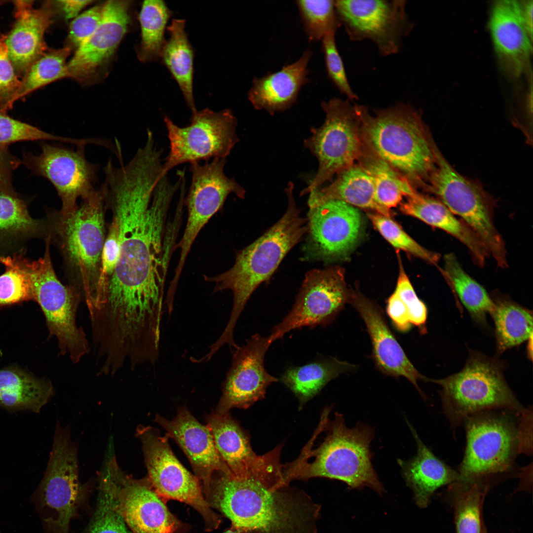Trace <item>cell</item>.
<instances>
[{
    "mask_svg": "<svg viewBox=\"0 0 533 533\" xmlns=\"http://www.w3.org/2000/svg\"><path fill=\"white\" fill-rule=\"evenodd\" d=\"M216 448L230 471L238 474L246 469L257 455L253 451L248 434L229 413H213L206 418Z\"/></svg>",
    "mask_w": 533,
    "mask_h": 533,
    "instance_id": "obj_33",
    "label": "cell"
},
{
    "mask_svg": "<svg viewBox=\"0 0 533 533\" xmlns=\"http://www.w3.org/2000/svg\"><path fill=\"white\" fill-rule=\"evenodd\" d=\"M348 303L358 312L371 339L373 358L376 367L383 374L393 377L407 379L426 399L418 384L425 381L406 356L391 331L380 307L359 293H350Z\"/></svg>",
    "mask_w": 533,
    "mask_h": 533,
    "instance_id": "obj_24",
    "label": "cell"
},
{
    "mask_svg": "<svg viewBox=\"0 0 533 533\" xmlns=\"http://www.w3.org/2000/svg\"><path fill=\"white\" fill-rule=\"evenodd\" d=\"M78 448L69 426L56 421L47 468L33 499L50 533H69L70 523L91 489L79 479Z\"/></svg>",
    "mask_w": 533,
    "mask_h": 533,
    "instance_id": "obj_9",
    "label": "cell"
},
{
    "mask_svg": "<svg viewBox=\"0 0 533 533\" xmlns=\"http://www.w3.org/2000/svg\"><path fill=\"white\" fill-rule=\"evenodd\" d=\"M522 14L530 34L533 36V0L521 1ZM533 37V36H532Z\"/></svg>",
    "mask_w": 533,
    "mask_h": 533,
    "instance_id": "obj_56",
    "label": "cell"
},
{
    "mask_svg": "<svg viewBox=\"0 0 533 533\" xmlns=\"http://www.w3.org/2000/svg\"><path fill=\"white\" fill-rule=\"evenodd\" d=\"M401 211L453 236L469 250L474 263L483 267L490 254L476 234L437 198L418 191L400 204Z\"/></svg>",
    "mask_w": 533,
    "mask_h": 533,
    "instance_id": "obj_29",
    "label": "cell"
},
{
    "mask_svg": "<svg viewBox=\"0 0 533 533\" xmlns=\"http://www.w3.org/2000/svg\"><path fill=\"white\" fill-rule=\"evenodd\" d=\"M50 244L47 236L43 256L37 260L18 254L6 257L3 262L24 275L32 300L36 301L42 310L50 335L57 341L60 354L76 364L90 350L86 335L76 323L77 310L81 300L73 288L58 279L51 261Z\"/></svg>",
    "mask_w": 533,
    "mask_h": 533,
    "instance_id": "obj_8",
    "label": "cell"
},
{
    "mask_svg": "<svg viewBox=\"0 0 533 533\" xmlns=\"http://www.w3.org/2000/svg\"><path fill=\"white\" fill-rule=\"evenodd\" d=\"M98 490L96 508L84 533H131L108 493L100 486Z\"/></svg>",
    "mask_w": 533,
    "mask_h": 533,
    "instance_id": "obj_45",
    "label": "cell"
},
{
    "mask_svg": "<svg viewBox=\"0 0 533 533\" xmlns=\"http://www.w3.org/2000/svg\"><path fill=\"white\" fill-rule=\"evenodd\" d=\"M305 33L309 41L321 40L341 27L335 0H298L295 1Z\"/></svg>",
    "mask_w": 533,
    "mask_h": 533,
    "instance_id": "obj_42",
    "label": "cell"
},
{
    "mask_svg": "<svg viewBox=\"0 0 533 533\" xmlns=\"http://www.w3.org/2000/svg\"><path fill=\"white\" fill-rule=\"evenodd\" d=\"M154 421L166 431L188 458L194 475L201 482L204 495L211 477L217 471L230 472L219 455L212 433L207 425L197 421L185 407L179 408L176 416L168 420L156 415Z\"/></svg>",
    "mask_w": 533,
    "mask_h": 533,
    "instance_id": "obj_23",
    "label": "cell"
},
{
    "mask_svg": "<svg viewBox=\"0 0 533 533\" xmlns=\"http://www.w3.org/2000/svg\"><path fill=\"white\" fill-rule=\"evenodd\" d=\"M489 28L502 68L512 76H519L529 66L533 39L524 20L521 1H495Z\"/></svg>",
    "mask_w": 533,
    "mask_h": 533,
    "instance_id": "obj_26",
    "label": "cell"
},
{
    "mask_svg": "<svg viewBox=\"0 0 533 533\" xmlns=\"http://www.w3.org/2000/svg\"><path fill=\"white\" fill-rule=\"evenodd\" d=\"M309 194L321 200H338L356 208L372 209L388 218L393 215L391 210L377 202L373 179L358 164L355 163L338 174L336 180L329 186L315 189Z\"/></svg>",
    "mask_w": 533,
    "mask_h": 533,
    "instance_id": "obj_30",
    "label": "cell"
},
{
    "mask_svg": "<svg viewBox=\"0 0 533 533\" xmlns=\"http://www.w3.org/2000/svg\"><path fill=\"white\" fill-rule=\"evenodd\" d=\"M517 426L518 454H532L533 411L532 407L525 408L519 415Z\"/></svg>",
    "mask_w": 533,
    "mask_h": 533,
    "instance_id": "obj_53",
    "label": "cell"
},
{
    "mask_svg": "<svg viewBox=\"0 0 533 533\" xmlns=\"http://www.w3.org/2000/svg\"><path fill=\"white\" fill-rule=\"evenodd\" d=\"M119 254V234L116 222L112 219L104 244L101 271L95 300L88 311H91L104 295L113 274Z\"/></svg>",
    "mask_w": 533,
    "mask_h": 533,
    "instance_id": "obj_47",
    "label": "cell"
},
{
    "mask_svg": "<svg viewBox=\"0 0 533 533\" xmlns=\"http://www.w3.org/2000/svg\"><path fill=\"white\" fill-rule=\"evenodd\" d=\"M504 367L497 358L470 351L459 372L442 379L426 378L441 387L443 412L453 430L478 413L506 410L518 416L523 411L504 379Z\"/></svg>",
    "mask_w": 533,
    "mask_h": 533,
    "instance_id": "obj_7",
    "label": "cell"
},
{
    "mask_svg": "<svg viewBox=\"0 0 533 533\" xmlns=\"http://www.w3.org/2000/svg\"><path fill=\"white\" fill-rule=\"evenodd\" d=\"M356 365L330 357L288 368L280 381L299 400L301 406L316 395L331 381Z\"/></svg>",
    "mask_w": 533,
    "mask_h": 533,
    "instance_id": "obj_34",
    "label": "cell"
},
{
    "mask_svg": "<svg viewBox=\"0 0 533 533\" xmlns=\"http://www.w3.org/2000/svg\"><path fill=\"white\" fill-rule=\"evenodd\" d=\"M179 185L166 177L155 187L128 180L108 190L107 208L116 223L119 254L93 319L111 330L134 333L162 319L164 290L173 234L167 218Z\"/></svg>",
    "mask_w": 533,
    "mask_h": 533,
    "instance_id": "obj_1",
    "label": "cell"
},
{
    "mask_svg": "<svg viewBox=\"0 0 533 533\" xmlns=\"http://www.w3.org/2000/svg\"><path fill=\"white\" fill-rule=\"evenodd\" d=\"M172 15V12L163 0L143 1L139 15L141 40L137 50L141 62L159 59L166 40L165 33L167 25Z\"/></svg>",
    "mask_w": 533,
    "mask_h": 533,
    "instance_id": "obj_39",
    "label": "cell"
},
{
    "mask_svg": "<svg viewBox=\"0 0 533 533\" xmlns=\"http://www.w3.org/2000/svg\"><path fill=\"white\" fill-rule=\"evenodd\" d=\"M54 394L51 382L16 369L0 370V406L9 411L40 412Z\"/></svg>",
    "mask_w": 533,
    "mask_h": 533,
    "instance_id": "obj_32",
    "label": "cell"
},
{
    "mask_svg": "<svg viewBox=\"0 0 533 533\" xmlns=\"http://www.w3.org/2000/svg\"><path fill=\"white\" fill-rule=\"evenodd\" d=\"M98 480L131 533H189V525L169 511L147 476L136 479L121 469L113 447L107 448Z\"/></svg>",
    "mask_w": 533,
    "mask_h": 533,
    "instance_id": "obj_10",
    "label": "cell"
},
{
    "mask_svg": "<svg viewBox=\"0 0 533 533\" xmlns=\"http://www.w3.org/2000/svg\"><path fill=\"white\" fill-rule=\"evenodd\" d=\"M368 216L375 228L394 248L409 253L430 264L437 265L440 255L421 246L390 218L376 212L368 214Z\"/></svg>",
    "mask_w": 533,
    "mask_h": 533,
    "instance_id": "obj_44",
    "label": "cell"
},
{
    "mask_svg": "<svg viewBox=\"0 0 533 533\" xmlns=\"http://www.w3.org/2000/svg\"><path fill=\"white\" fill-rule=\"evenodd\" d=\"M386 312L395 327L406 332L412 326L407 309L400 297L394 292L387 301Z\"/></svg>",
    "mask_w": 533,
    "mask_h": 533,
    "instance_id": "obj_54",
    "label": "cell"
},
{
    "mask_svg": "<svg viewBox=\"0 0 533 533\" xmlns=\"http://www.w3.org/2000/svg\"><path fill=\"white\" fill-rule=\"evenodd\" d=\"M20 84L3 37H0V110L6 112L12 108Z\"/></svg>",
    "mask_w": 533,
    "mask_h": 533,
    "instance_id": "obj_49",
    "label": "cell"
},
{
    "mask_svg": "<svg viewBox=\"0 0 533 533\" xmlns=\"http://www.w3.org/2000/svg\"><path fill=\"white\" fill-rule=\"evenodd\" d=\"M336 33H330L321 40L326 72L328 78L348 100L358 99L348 81L344 65L338 50L335 39Z\"/></svg>",
    "mask_w": 533,
    "mask_h": 533,
    "instance_id": "obj_46",
    "label": "cell"
},
{
    "mask_svg": "<svg viewBox=\"0 0 533 533\" xmlns=\"http://www.w3.org/2000/svg\"><path fill=\"white\" fill-rule=\"evenodd\" d=\"M328 419L323 441L316 448L309 441L297 459L284 465L286 480L326 478L344 482L351 489L369 487L382 494L384 490L372 463L373 429L362 423L349 428L338 413L332 421Z\"/></svg>",
    "mask_w": 533,
    "mask_h": 533,
    "instance_id": "obj_5",
    "label": "cell"
},
{
    "mask_svg": "<svg viewBox=\"0 0 533 533\" xmlns=\"http://www.w3.org/2000/svg\"><path fill=\"white\" fill-rule=\"evenodd\" d=\"M364 146L415 188L425 187L436 163L437 147L419 112L398 104L370 114L358 105Z\"/></svg>",
    "mask_w": 533,
    "mask_h": 533,
    "instance_id": "obj_6",
    "label": "cell"
},
{
    "mask_svg": "<svg viewBox=\"0 0 533 533\" xmlns=\"http://www.w3.org/2000/svg\"><path fill=\"white\" fill-rule=\"evenodd\" d=\"M104 12V3L93 6L73 19L69 27L65 46L76 50L95 32Z\"/></svg>",
    "mask_w": 533,
    "mask_h": 533,
    "instance_id": "obj_51",
    "label": "cell"
},
{
    "mask_svg": "<svg viewBox=\"0 0 533 533\" xmlns=\"http://www.w3.org/2000/svg\"><path fill=\"white\" fill-rule=\"evenodd\" d=\"M357 161L372 178L375 199L381 207L390 210L401 203L404 196L411 197L417 191L407 179L364 145Z\"/></svg>",
    "mask_w": 533,
    "mask_h": 533,
    "instance_id": "obj_35",
    "label": "cell"
},
{
    "mask_svg": "<svg viewBox=\"0 0 533 533\" xmlns=\"http://www.w3.org/2000/svg\"><path fill=\"white\" fill-rule=\"evenodd\" d=\"M406 420L416 442L417 453L411 459H398L397 462L407 485L414 493L417 504L425 508L437 489L460 481L461 477L457 471L435 456L421 441L410 422Z\"/></svg>",
    "mask_w": 533,
    "mask_h": 533,
    "instance_id": "obj_28",
    "label": "cell"
},
{
    "mask_svg": "<svg viewBox=\"0 0 533 533\" xmlns=\"http://www.w3.org/2000/svg\"><path fill=\"white\" fill-rule=\"evenodd\" d=\"M5 271L0 275V306L32 300L29 283L17 268L5 264Z\"/></svg>",
    "mask_w": 533,
    "mask_h": 533,
    "instance_id": "obj_50",
    "label": "cell"
},
{
    "mask_svg": "<svg viewBox=\"0 0 533 533\" xmlns=\"http://www.w3.org/2000/svg\"><path fill=\"white\" fill-rule=\"evenodd\" d=\"M33 0L14 1L15 21L3 37L10 58L18 76L22 78L31 65L48 48L44 34L57 11L54 1L44 2L34 8Z\"/></svg>",
    "mask_w": 533,
    "mask_h": 533,
    "instance_id": "obj_25",
    "label": "cell"
},
{
    "mask_svg": "<svg viewBox=\"0 0 533 533\" xmlns=\"http://www.w3.org/2000/svg\"><path fill=\"white\" fill-rule=\"evenodd\" d=\"M449 486L456 533H483L481 510L488 484L459 481Z\"/></svg>",
    "mask_w": 533,
    "mask_h": 533,
    "instance_id": "obj_40",
    "label": "cell"
},
{
    "mask_svg": "<svg viewBox=\"0 0 533 533\" xmlns=\"http://www.w3.org/2000/svg\"><path fill=\"white\" fill-rule=\"evenodd\" d=\"M483 533H488L487 530H486V527L485 526H483Z\"/></svg>",
    "mask_w": 533,
    "mask_h": 533,
    "instance_id": "obj_58",
    "label": "cell"
},
{
    "mask_svg": "<svg viewBox=\"0 0 533 533\" xmlns=\"http://www.w3.org/2000/svg\"><path fill=\"white\" fill-rule=\"evenodd\" d=\"M304 261L332 262L346 256L356 243L361 217L357 208L343 201L319 200L309 194Z\"/></svg>",
    "mask_w": 533,
    "mask_h": 533,
    "instance_id": "obj_18",
    "label": "cell"
},
{
    "mask_svg": "<svg viewBox=\"0 0 533 533\" xmlns=\"http://www.w3.org/2000/svg\"><path fill=\"white\" fill-rule=\"evenodd\" d=\"M21 163L19 159L10 153L7 147L0 146V192H15L12 175Z\"/></svg>",
    "mask_w": 533,
    "mask_h": 533,
    "instance_id": "obj_52",
    "label": "cell"
},
{
    "mask_svg": "<svg viewBox=\"0 0 533 533\" xmlns=\"http://www.w3.org/2000/svg\"><path fill=\"white\" fill-rule=\"evenodd\" d=\"M53 141L78 146L92 144V138L77 139L54 135L15 119L0 110V146L25 141Z\"/></svg>",
    "mask_w": 533,
    "mask_h": 533,
    "instance_id": "obj_43",
    "label": "cell"
},
{
    "mask_svg": "<svg viewBox=\"0 0 533 533\" xmlns=\"http://www.w3.org/2000/svg\"><path fill=\"white\" fill-rule=\"evenodd\" d=\"M38 155L23 154V163L33 173L48 180L62 202L61 211L68 212L97 189L98 164L87 160L86 146L71 148L61 145L42 143Z\"/></svg>",
    "mask_w": 533,
    "mask_h": 533,
    "instance_id": "obj_20",
    "label": "cell"
},
{
    "mask_svg": "<svg viewBox=\"0 0 533 533\" xmlns=\"http://www.w3.org/2000/svg\"><path fill=\"white\" fill-rule=\"evenodd\" d=\"M130 1L109 0L104 3L101 21L93 34L75 51L68 63L70 77L89 81L109 62L130 23Z\"/></svg>",
    "mask_w": 533,
    "mask_h": 533,
    "instance_id": "obj_22",
    "label": "cell"
},
{
    "mask_svg": "<svg viewBox=\"0 0 533 533\" xmlns=\"http://www.w3.org/2000/svg\"><path fill=\"white\" fill-rule=\"evenodd\" d=\"M529 343L528 345V353L530 359H532L533 355V336H531L529 339Z\"/></svg>",
    "mask_w": 533,
    "mask_h": 533,
    "instance_id": "obj_57",
    "label": "cell"
},
{
    "mask_svg": "<svg viewBox=\"0 0 533 533\" xmlns=\"http://www.w3.org/2000/svg\"><path fill=\"white\" fill-rule=\"evenodd\" d=\"M93 0H57L54 1L57 9H59L67 19H74L85 7L93 2Z\"/></svg>",
    "mask_w": 533,
    "mask_h": 533,
    "instance_id": "obj_55",
    "label": "cell"
},
{
    "mask_svg": "<svg viewBox=\"0 0 533 533\" xmlns=\"http://www.w3.org/2000/svg\"><path fill=\"white\" fill-rule=\"evenodd\" d=\"M136 435L140 439L147 477L157 495L165 502L175 500L190 506L200 515L205 530L217 529L222 519L207 501L201 482L180 463L168 443V437L157 429L139 425Z\"/></svg>",
    "mask_w": 533,
    "mask_h": 533,
    "instance_id": "obj_14",
    "label": "cell"
},
{
    "mask_svg": "<svg viewBox=\"0 0 533 533\" xmlns=\"http://www.w3.org/2000/svg\"><path fill=\"white\" fill-rule=\"evenodd\" d=\"M442 272L459 299L478 322L485 324L486 315L491 314L494 303L485 289L463 269L453 253L444 257Z\"/></svg>",
    "mask_w": 533,
    "mask_h": 533,
    "instance_id": "obj_38",
    "label": "cell"
},
{
    "mask_svg": "<svg viewBox=\"0 0 533 533\" xmlns=\"http://www.w3.org/2000/svg\"><path fill=\"white\" fill-rule=\"evenodd\" d=\"M281 445L238 474L215 472L205 497L230 521L224 533H317L320 506L289 486Z\"/></svg>",
    "mask_w": 533,
    "mask_h": 533,
    "instance_id": "obj_2",
    "label": "cell"
},
{
    "mask_svg": "<svg viewBox=\"0 0 533 533\" xmlns=\"http://www.w3.org/2000/svg\"><path fill=\"white\" fill-rule=\"evenodd\" d=\"M399 270L394 292L403 302L407 309L411 325L417 326L421 334L426 332L427 309L417 295L406 273L399 257Z\"/></svg>",
    "mask_w": 533,
    "mask_h": 533,
    "instance_id": "obj_48",
    "label": "cell"
},
{
    "mask_svg": "<svg viewBox=\"0 0 533 533\" xmlns=\"http://www.w3.org/2000/svg\"><path fill=\"white\" fill-rule=\"evenodd\" d=\"M226 158H215L204 164L190 163L191 184L185 203L188 218L182 238L174 249L180 255L172 279L179 283L187 258L200 231L211 217L223 206L231 193L245 198V190L234 178L224 173Z\"/></svg>",
    "mask_w": 533,
    "mask_h": 533,
    "instance_id": "obj_17",
    "label": "cell"
},
{
    "mask_svg": "<svg viewBox=\"0 0 533 533\" xmlns=\"http://www.w3.org/2000/svg\"><path fill=\"white\" fill-rule=\"evenodd\" d=\"M425 188L476 234L499 267L508 266L505 244L494 223L493 201L480 186L456 171L438 149Z\"/></svg>",
    "mask_w": 533,
    "mask_h": 533,
    "instance_id": "obj_11",
    "label": "cell"
},
{
    "mask_svg": "<svg viewBox=\"0 0 533 533\" xmlns=\"http://www.w3.org/2000/svg\"><path fill=\"white\" fill-rule=\"evenodd\" d=\"M169 152L162 163L160 177L184 163L226 158L238 141L237 119L229 109L209 108L192 113L190 123L180 127L167 116L163 118Z\"/></svg>",
    "mask_w": 533,
    "mask_h": 533,
    "instance_id": "obj_15",
    "label": "cell"
},
{
    "mask_svg": "<svg viewBox=\"0 0 533 533\" xmlns=\"http://www.w3.org/2000/svg\"><path fill=\"white\" fill-rule=\"evenodd\" d=\"M492 299L495 306L491 315L495 325L497 352L501 354L533 336V314L504 296Z\"/></svg>",
    "mask_w": 533,
    "mask_h": 533,
    "instance_id": "obj_36",
    "label": "cell"
},
{
    "mask_svg": "<svg viewBox=\"0 0 533 533\" xmlns=\"http://www.w3.org/2000/svg\"><path fill=\"white\" fill-rule=\"evenodd\" d=\"M72 51L66 46L58 49H48L31 65L22 77L14 103L42 86L70 77L67 59Z\"/></svg>",
    "mask_w": 533,
    "mask_h": 533,
    "instance_id": "obj_41",
    "label": "cell"
},
{
    "mask_svg": "<svg viewBox=\"0 0 533 533\" xmlns=\"http://www.w3.org/2000/svg\"><path fill=\"white\" fill-rule=\"evenodd\" d=\"M406 0H335L336 12L349 38L369 40L383 56L398 53L414 28Z\"/></svg>",
    "mask_w": 533,
    "mask_h": 533,
    "instance_id": "obj_16",
    "label": "cell"
},
{
    "mask_svg": "<svg viewBox=\"0 0 533 533\" xmlns=\"http://www.w3.org/2000/svg\"><path fill=\"white\" fill-rule=\"evenodd\" d=\"M326 117L319 127H312L304 146L315 155L318 168L300 195L309 193L357 161L363 149L361 121L357 105L334 97L323 101Z\"/></svg>",
    "mask_w": 533,
    "mask_h": 533,
    "instance_id": "obj_13",
    "label": "cell"
},
{
    "mask_svg": "<svg viewBox=\"0 0 533 533\" xmlns=\"http://www.w3.org/2000/svg\"><path fill=\"white\" fill-rule=\"evenodd\" d=\"M80 200L71 211L50 210L46 224L50 243L62 257L68 285L88 308L96 297L107 234L104 185Z\"/></svg>",
    "mask_w": 533,
    "mask_h": 533,
    "instance_id": "obj_4",
    "label": "cell"
},
{
    "mask_svg": "<svg viewBox=\"0 0 533 533\" xmlns=\"http://www.w3.org/2000/svg\"><path fill=\"white\" fill-rule=\"evenodd\" d=\"M185 20L173 19L159 59L178 84L191 113L197 110L193 93L194 51L186 31Z\"/></svg>",
    "mask_w": 533,
    "mask_h": 533,
    "instance_id": "obj_31",
    "label": "cell"
},
{
    "mask_svg": "<svg viewBox=\"0 0 533 533\" xmlns=\"http://www.w3.org/2000/svg\"><path fill=\"white\" fill-rule=\"evenodd\" d=\"M47 236L46 222L32 218L25 203L15 192H0V246Z\"/></svg>",
    "mask_w": 533,
    "mask_h": 533,
    "instance_id": "obj_37",
    "label": "cell"
},
{
    "mask_svg": "<svg viewBox=\"0 0 533 533\" xmlns=\"http://www.w3.org/2000/svg\"><path fill=\"white\" fill-rule=\"evenodd\" d=\"M273 343L269 336L256 333L232 351L222 395L213 413L222 415L232 408L245 409L265 397L267 388L278 381L265 367L266 354Z\"/></svg>",
    "mask_w": 533,
    "mask_h": 533,
    "instance_id": "obj_21",
    "label": "cell"
},
{
    "mask_svg": "<svg viewBox=\"0 0 533 533\" xmlns=\"http://www.w3.org/2000/svg\"><path fill=\"white\" fill-rule=\"evenodd\" d=\"M350 293L340 267L308 271L291 310L273 328L270 339L274 342L295 329L330 324L348 303Z\"/></svg>",
    "mask_w": 533,
    "mask_h": 533,
    "instance_id": "obj_19",
    "label": "cell"
},
{
    "mask_svg": "<svg viewBox=\"0 0 533 533\" xmlns=\"http://www.w3.org/2000/svg\"><path fill=\"white\" fill-rule=\"evenodd\" d=\"M313 52L307 49L295 62L275 72L253 78L248 98L256 110H265L271 115L284 111L297 101L302 88L308 83V65Z\"/></svg>",
    "mask_w": 533,
    "mask_h": 533,
    "instance_id": "obj_27",
    "label": "cell"
},
{
    "mask_svg": "<svg viewBox=\"0 0 533 533\" xmlns=\"http://www.w3.org/2000/svg\"><path fill=\"white\" fill-rule=\"evenodd\" d=\"M496 411L478 413L464 420L465 449L457 471L460 481L487 484L512 470L519 454L517 426L507 413Z\"/></svg>",
    "mask_w": 533,
    "mask_h": 533,
    "instance_id": "obj_12",
    "label": "cell"
},
{
    "mask_svg": "<svg viewBox=\"0 0 533 533\" xmlns=\"http://www.w3.org/2000/svg\"><path fill=\"white\" fill-rule=\"evenodd\" d=\"M294 184L285 189L287 210L274 225L253 243L236 253L235 263L228 270L217 275L204 276L214 284V293L229 290L233 294L230 317L217 340L221 346H234V331L247 301L258 287L267 281L289 251L307 231V219L301 216L293 195Z\"/></svg>",
    "mask_w": 533,
    "mask_h": 533,
    "instance_id": "obj_3",
    "label": "cell"
}]
</instances>
